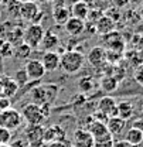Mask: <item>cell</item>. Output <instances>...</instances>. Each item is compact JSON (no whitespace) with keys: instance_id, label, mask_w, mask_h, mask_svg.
<instances>
[{"instance_id":"6da1fadb","label":"cell","mask_w":143,"mask_h":147,"mask_svg":"<svg viewBox=\"0 0 143 147\" xmlns=\"http://www.w3.org/2000/svg\"><path fill=\"white\" fill-rule=\"evenodd\" d=\"M85 64V55L79 51H64L60 55V68L65 74H75L81 71Z\"/></svg>"},{"instance_id":"7a4b0ae2","label":"cell","mask_w":143,"mask_h":147,"mask_svg":"<svg viewBox=\"0 0 143 147\" xmlns=\"http://www.w3.org/2000/svg\"><path fill=\"white\" fill-rule=\"evenodd\" d=\"M58 95V86L57 85H41V86H37L34 88L31 93H30V98L33 100V103L36 105H44V103H51L54 99L57 98Z\"/></svg>"},{"instance_id":"3957f363","label":"cell","mask_w":143,"mask_h":147,"mask_svg":"<svg viewBox=\"0 0 143 147\" xmlns=\"http://www.w3.org/2000/svg\"><path fill=\"white\" fill-rule=\"evenodd\" d=\"M44 36V28L38 23H31L23 30V42L27 44L31 50L37 48L43 40Z\"/></svg>"},{"instance_id":"277c9868","label":"cell","mask_w":143,"mask_h":147,"mask_svg":"<svg viewBox=\"0 0 143 147\" xmlns=\"http://www.w3.org/2000/svg\"><path fill=\"white\" fill-rule=\"evenodd\" d=\"M21 122H23V117H21V113L18 110L7 108V109L0 112V127L16 130L20 127Z\"/></svg>"},{"instance_id":"5b68a950","label":"cell","mask_w":143,"mask_h":147,"mask_svg":"<svg viewBox=\"0 0 143 147\" xmlns=\"http://www.w3.org/2000/svg\"><path fill=\"white\" fill-rule=\"evenodd\" d=\"M18 14L20 17L30 23H38L40 17L43 16V11L38 9L37 1H26V3H18Z\"/></svg>"},{"instance_id":"8992f818","label":"cell","mask_w":143,"mask_h":147,"mask_svg":"<svg viewBox=\"0 0 143 147\" xmlns=\"http://www.w3.org/2000/svg\"><path fill=\"white\" fill-rule=\"evenodd\" d=\"M20 113L23 120L27 122V125H43L45 122V116L43 115V110L36 103H28L23 106Z\"/></svg>"},{"instance_id":"52a82bcc","label":"cell","mask_w":143,"mask_h":147,"mask_svg":"<svg viewBox=\"0 0 143 147\" xmlns=\"http://www.w3.org/2000/svg\"><path fill=\"white\" fill-rule=\"evenodd\" d=\"M44 127L41 125H27L24 129V139L28 144H41Z\"/></svg>"},{"instance_id":"ba28073f","label":"cell","mask_w":143,"mask_h":147,"mask_svg":"<svg viewBox=\"0 0 143 147\" xmlns=\"http://www.w3.org/2000/svg\"><path fill=\"white\" fill-rule=\"evenodd\" d=\"M94 68H101L105 65L106 61V50L104 47H94L91 48L87 58H85Z\"/></svg>"},{"instance_id":"9c48e42d","label":"cell","mask_w":143,"mask_h":147,"mask_svg":"<svg viewBox=\"0 0 143 147\" xmlns=\"http://www.w3.org/2000/svg\"><path fill=\"white\" fill-rule=\"evenodd\" d=\"M23 69L26 71L28 79H31V81L41 79L44 76V74H45V69H44L41 61H38V59H28L26 62V65H24Z\"/></svg>"},{"instance_id":"30bf717a","label":"cell","mask_w":143,"mask_h":147,"mask_svg":"<svg viewBox=\"0 0 143 147\" xmlns=\"http://www.w3.org/2000/svg\"><path fill=\"white\" fill-rule=\"evenodd\" d=\"M62 139H65V130L61 127V125H51L44 129V133H43L44 144L57 142V140H62Z\"/></svg>"},{"instance_id":"8fae6325","label":"cell","mask_w":143,"mask_h":147,"mask_svg":"<svg viewBox=\"0 0 143 147\" xmlns=\"http://www.w3.org/2000/svg\"><path fill=\"white\" fill-rule=\"evenodd\" d=\"M94 28H95V33H98L99 36H106L115 30V20L106 14H102L94 23Z\"/></svg>"},{"instance_id":"7c38bea8","label":"cell","mask_w":143,"mask_h":147,"mask_svg":"<svg viewBox=\"0 0 143 147\" xmlns=\"http://www.w3.org/2000/svg\"><path fill=\"white\" fill-rule=\"evenodd\" d=\"M126 120L118 117V116H112L106 120V129H108V133L112 136V137H116V136H121L123 131L126 130Z\"/></svg>"},{"instance_id":"4fadbf2b","label":"cell","mask_w":143,"mask_h":147,"mask_svg":"<svg viewBox=\"0 0 143 147\" xmlns=\"http://www.w3.org/2000/svg\"><path fill=\"white\" fill-rule=\"evenodd\" d=\"M72 147H92L94 144V137L89 134L88 130L78 129L74 133V140L71 142Z\"/></svg>"},{"instance_id":"5bb4252c","label":"cell","mask_w":143,"mask_h":147,"mask_svg":"<svg viewBox=\"0 0 143 147\" xmlns=\"http://www.w3.org/2000/svg\"><path fill=\"white\" fill-rule=\"evenodd\" d=\"M41 64L45 72H53L60 68V54L55 51H45L41 58Z\"/></svg>"},{"instance_id":"9a60e30c","label":"cell","mask_w":143,"mask_h":147,"mask_svg":"<svg viewBox=\"0 0 143 147\" xmlns=\"http://www.w3.org/2000/svg\"><path fill=\"white\" fill-rule=\"evenodd\" d=\"M85 21L84 20H81V18H77V17H70L67 21H65V24H64V28H65V31L70 34V36H79V34H82L84 31H85Z\"/></svg>"},{"instance_id":"2e32d148","label":"cell","mask_w":143,"mask_h":147,"mask_svg":"<svg viewBox=\"0 0 143 147\" xmlns=\"http://www.w3.org/2000/svg\"><path fill=\"white\" fill-rule=\"evenodd\" d=\"M116 100L112 96H104L102 99H99L98 102V110L105 113L108 117L116 116Z\"/></svg>"},{"instance_id":"e0dca14e","label":"cell","mask_w":143,"mask_h":147,"mask_svg":"<svg viewBox=\"0 0 143 147\" xmlns=\"http://www.w3.org/2000/svg\"><path fill=\"white\" fill-rule=\"evenodd\" d=\"M135 113V106L130 100H121L116 103V116L123 119V120H129Z\"/></svg>"},{"instance_id":"ac0fdd59","label":"cell","mask_w":143,"mask_h":147,"mask_svg":"<svg viewBox=\"0 0 143 147\" xmlns=\"http://www.w3.org/2000/svg\"><path fill=\"white\" fill-rule=\"evenodd\" d=\"M60 44V38L57 34H54L53 31H44L43 40L40 42L38 47H41V50L44 51H54Z\"/></svg>"},{"instance_id":"d6986e66","label":"cell","mask_w":143,"mask_h":147,"mask_svg":"<svg viewBox=\"0 0 143 147\" xmlns=\"http://www.w3.org/2000/svg\"><path fill=\"white\" fill-rule=\"evenodd\" d=\"M106 45L108 50H112V51H118V53H122L123 47H125V42L122 40V36L116 31H110L109 34H106Z\"/></svg>"},{"instance_id":"ffe728a7","label":"cell","mask_w":143,"mask_h":147,"mask_svg":"<svg viewBox=\"0 0 143 147\" xmlns=\"http://www.w3.org/2000/svg\"><path fill=\"white\" fill-rule=\"evenodd\" d=\"M0 85H1V93H0V96H4V98L13 96L17 92V88H18L16 81L12 79V78H9V76L0 78Z\"/></svg>"},{"instance_id":"44dd1931","label":"cell","mask_w":143,"mask_h":147,"mask_svg":"<svg viewBox=\"0 0 143 147\" xmlns=\"http://www.w3.org/2000/svg\"><path fill=\"white\" fill-rule=\"evenodd\" d=\"M125 140L135 147L140 146L143 143V131H140L139 129L130 126V127L125 131Z\"/></svg>"},{"instance_id":"7402d4cb","label":"cell","mask_w":143,"mask_h":147,"mask_svg":"<svg viewBox=\"0 0 143 147\" xmlns=\"http://www.w3.org/2000/svg\"><path fill=\"white\" fill-rule=\"evenodd\" d=\"M70 13H71L72 17L81 18V20H87L88 17V13H89V7L84 3V1H78V3H74L70 7Z\"/></svg>"},{"instance_id":"603a6c76","label":"cell","mask_w":143,"mask_h":147,"mask_svg":"<svg viewBox=\"0 0 143 147\" xmlns=\"http://www.w3.org/2000/svg\"><path fill=\"white\" fill-rule=\"evenodd\" d=\"M89 131V134L95 139V137H99V136H104L108 133V129H106V125L104 122H99V120H92L89 123V126L87 129Z\"/></svg>"},{"instance_id":"cb8c5ba5","label":"cell","mask_w":143,"mask_h":147,"mask_svg":"<svg viewBox=\"0 0 143 147\" xmlns=\"http://www.w3.org/2000/svg\"><path fill=\"white\" fill-rule=\"evenodd\" d=\"M118 85H119V81H118L113 75H105V76H102V79H101V82H99V86H101V89L104 92L116 91Z\"/></svg>"},{"instance_id":"d4e9b609","label":"cell","mask_w":143,"mask_h":147,"mask_svg":"<svg viewBox=\"0 0 143 147\" xmlns=\"http://www.w3.org/2000/svg\"><path fill=\"white\" fill-rule=\"evenodd\" d=\"M71 17V13H70V7H57L53 9V20L57 24H65V21Z\"/></svg>"},{"instance_id":"484cf974","label":"cell","mask_w":143,"mask_h":147,"mask_svg":"<svg viewBox=\"0 0 143 147\" xmlns=\"http://www.w3.org/2000/svg\"><path fill=\"white\" fill-rule=\"evenodd\" d=\"M113 146V137L106 133L104 136H99V137H95L94 139V144L92 147H112Z\"/></svg>"},{"instance_id":"4316f807","label":"cell","mask_w":143,"mask_h":147,"mask_svg":"<svg viewBox=\"0 0 143 147\" xmlns=\"http://www.w3.org/2000/svg\"><path fill=\"white\" fill-rule=\"evenodd\" d=\"M16 48H14V54L17 55L18 58H27L30 53H31V48L27 45V44H24V42H20L17 45H14Z\"/></svg>"},{"instance_id":"83f0119b","label":"cell","mask_w":143,"mask_h":147,"mask_svg":"<svg viewBox=\"0 0 143 147\" xmlns=\"http://www.w3.org/2000/svg\"><path fill=\"white\" fill-rule=\"evenodd\" d=\"M0 54L3 58H10V57H13L14 54V45H12L10 42H3L1 45H0Z\"/></svg>"},{"instance_id":"f1b7e54d","label":"cell","mask_w":143,"mask_h":147,"mask_svg":"<svg viewBox=\"0 0 143 147\" xmlns=\"http://www.w3.org/2000/svg\"><path fill=\"white\" fill-rule=\"evenodd\" d=\"M78 86L82 92H88L94 88V82H92V78H81L79 82H78Z\"/></svg>"},{"instance_id":"f546056e","label":"cell","mask_w":143,"mask_h":147,"mask_svg":"<svg viewBox=\"0 0 143 147\" xmlns=\"http://www.w3.org/2000/svg\"><path fill=\"white\" fill-rule=\"evenodd\" d=\"M12 142V130L0 127V144H10Z\"/></svg>"},{"instance_id":"4dcf8cb0","label":"cell","mask_w":143,"mask_h":147,"mask_svg":"<svg viewBox=\"0 0 143 147\" xmlns=\"http://www.w3.org/2000/svg\"><path fill=\"white\" fill-rule=\"evenodd\" d=\"M16 84H17L18 86H23V85H26V82L28 81V76H27V74L24 69H21V71H17L16 72Z\"/></svg>"},{"instance_id":"1f68e13d","label":"cell","mask_w":143,"mask_h":147,"mask_svg":"<svg viewBox=\"0 0 143 147\" xmlns=\"http://www.w3.org/2000/svg\"><path fill=\"white\" fill-rule=\"evenodd\" d=\"M45 147H72L71 142L67 140V139H62V140H57V142H51V143H47Z\"/></svg>"},{"instance_id":"d6a6232c","label":"cell","mask_w":143,"mask_h":147,"mask_svg":"<svg viewBox=\"0 0 143 147\" xmlns=\"http://www.w3.org/2000/svg\"><path fill=\"white\" fill-rule=\"evenodd\" d=\"M133 76H135V81L143 86V65H139V67L136 68V71H135V74H133Z\"/></svg>"},{"instance_id":"836d02e7","label":"cell","mask_w":143,"mask_h":147,"mask_svg":"<svg viewBox=\"0 0 143 147\" xmlns=\"http://www.w3.org/2000/svg\"><path fill=\"white\" fill-rule=\"evenodd\" d=\"M112 4L116 9H125L130 4V0H112Z\"/></svg>"},{"instance_id":"e575fe53","label":"cell","mask_w":143,"mask_h":147,"mask_svg":"<svg viewBox=\"0 0 143 147\" xmlns=\"http://www.w3.org/2000/svg\"><path fill=\"white\" fill-rule=\"evenodd\" d=\"M50 1H51L53 9H57V7H67V4H68V0H50Z\"/></svg>"},{"instance_id":"d590c367","label":"cell","mask_w":143,"mask_h":147,"mask_svg":"<svg viewBox=\"0 0 143 147\" xmlns=\"http://www.w3.org/2000/svg\"><path fill=\"white\" fill-rule=\"evenodd\" d=\"M132 127H136V129H139L140 131H143V115L140 116V117H138V119H135V120H133Z\"/></svg>"},{"instance_id":"8d00e7d4","label":"cell","mask_w":143,"mask_h":147,"mask_svg":"<svg viewBox=\"0 0 143 147\" xmlns=\"http://www.w3.org/2000/svg\"><path fill=\"white\" fill-rule=\"evenodd\" d=\"M10 108V102H9V98H4V96H0V112L4 109Z\"/></svg>"},{"instance_id":"74e56055","label":"cell","mask_w":143,"mask_h":147,"mask_svg":"<svg viewBox=\"0 0 143 147\" xmlns=\"http://www.w3.org/2000/svg\"><path fill=\"white\" fill-rule=\"evenodd\" d=\"M10 146L12 147H27L28 143L26 142V139H16V142H13Z\"/></svg>"},{"instance_id":"f35d334b","label":"cell","mask_w":143,"mask_h":147,"mask_svg":"<svg viewBox=\"0 0 143 147\" xmlns=\"http://www.w3.org/2000/svg\"><path fill=\"white\" fill-rule=\"evenodd\" d=\"M112 147H135V146H132L130 143H127L123 139V140H116V142L113 140V146Z\"/></svg>"},{"instance_id":"ab89813d","label":"cell","mask_w":143,"mask_h":147,"mask_svg":"<svg viewBox=\"0 0 143 147\" xmlns=\"http://www.w3.org/2000/svg\"><path fill=\"white\" fill-rule=\"evenodd\" d=\"M135 57H136V65L139 67V65H143V48L142 50H139V51H136L135 53Z\"/></svg>"},{"instance_id":"60d3db41","label":"cell","mask_w":143,"mask_h":147,"mask_svg":"<svg viewBox=\"0 0 143 147\" xmlns=\"http://www.w3.org/2000/svg\"><path fill=\"white\" fill-rule=\"evenodd\" d=\"M138 14H139V18H140V21L143 23V6L139 9V11H138Z\"/></svg>"},{"instance_id":"b9f144b4","label":"cell","mask_w":143,"mask_h":147,"mask_svg":"<svg viewBox=\"0 0 143 147\" xmlns=\"http://www.w3.org/2000/svg\"><path fill=\"white\" fill-rule=\"evenodd\" d=\"M78 1H82V0H68L70 4H74V3H78Z\"/></svg>"},{"instance_id":"7bdbcfd3","label":"cell","mask_w":143,"mask_h":147,"mask_svg":"<svg viewBox=\"0 0 143 147\" xmlns=\"http://www.w3.org/2000/svg\"><path fill=\"white\" fill-rule=\"evenodd\" d=\"M37 3H47V1H50V0H34Z\"/></svg>"},{"instance_id":"ee69618b","label":"cell","mask_w":143,"mask_h":147,"mask_svg":"<svg viewBox=\"0 0 143 147\" xmlns=\"http://www.w3.org/2000/svg\"><path fill=\"white\" fill-rule=\"evenodd\" d=\"M18 3H26V1H33V0H17Z\"/></svg>"},{"instance_id":"f6af8a7d","label":"cell","mask_w":143,"mask_h":147,"mask_svg":"<svg viewBox=\"0 0 143 147\" xmlns=\"http://www.w3.org/2000/svg\"><path fill=\"white\" fill-rule=\"evenodd\" d=\"M0 147H12L10 144H0Z\"/></svg>"},{"instance_id":"bcb514c9","label":"cell","mask_w":143,"mask_h":147,"mask_svg":"<svg viewBox=\"0 0 143 147\" xmlns=\"http://www.w3.org/2000/svg\"><path fill=\"white\" fill-rule=\"evenodd\" d=\"M102 1H109V0H102Z\"/></svg>"},{"instance_id":"7dc6e473","label":"cell","mask_w":143,"mask_h":147,"mask_svg":"<svg viewBox=\"0 0 143 147\" xmlns=\"http://www.w3.org/2000/svg\"><path fill=\"white\" fill-rule=\"evenodd\" d=\"M142 144H143V143H142Z\"/></svg>"}]
</instances>
